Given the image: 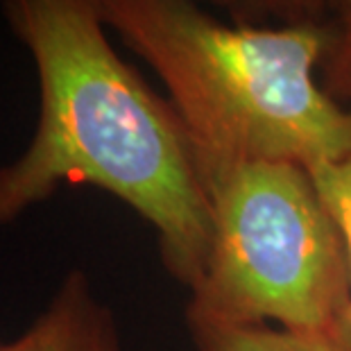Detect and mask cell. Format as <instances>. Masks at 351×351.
<instances>
[{
    "label": "cell",
    "mask_w": 351,
    "mask_h": 351,
    "mask_svg": "<svg viewBox=\"0 0 351 351\" xmlns=\"http://www.w3.org/2000/svg\"><path fill=\"white\" fill-rule=\"evenodd\" d=\"M39 82L32 141L0 166V227L88 184L125 202L159 236L166 270L199 279L211 206L195 145L170 100L111 46L95 0H0Z\"/></svg>",
    "instance_id": "obj_1"
},
{
    "label": "cell",
    "mask_w": 351,
    "mask_h": 351,
    "mask_svg": "<svg viewBox=\"0 0 351 351\" xmlns=\"http://www.w3.org/2000/svg\"><path fill=\"white\" fill-rule=\"evenodd\" d=\"M95 7L163 82L202 168L274 159L313 173L351 152V107L319 82L324 23L229 25L197 0H95Z\"/></svg>",
    "instance_id": "obj_2"
},
{
    "label": "cell",
    "mask_w": 351,
    "mask_h": 351,
    "mask_svg": "<svg viewBox=\"0 0 351 351\" xmlns=\"http://www.w3.org/2000/svg\"><path fill=\"white\" fill-rule=\"evenodd\" d=\"M202 173L211 238L186 319L340 335L351 308V261L311 170L234 159L206 163Z\"/></svg>",
    "instance_id": "obj_3"
},
{
    "label": "cell",
    "mask_w": 351,
    "mask_h": 351,
    "mask_svg": "<svg viewBox=\"0 0 351 351\" xmlns=\"http://www.w3.org/2000/svg\"><path fill=\"white\" fill-rule=\"evenodd\" d=\"M0 351H123V338L86 272L73 270L23 333L0 340Z\"/></svg>",
    "instance_id": "obj_4"
},
{
    "label": "cell",
    "mask_w": 351,
    "mask_h": 351,
    "mask_svg": "<svg viewBox=\"0 0 351 351\" xmlns=\"http://www.w3.org/2000/svg\"><path fill=\"white\" fill-rule=\"evenodd\" d=\"M195 351H351L335 333L290 331L270 324H220L186 319Z\"/></svg>",
    "instance_id": "obj_5"
},
{
    "label": "cell",
    "mask_w": 351,
    "mask_h": 351,
    "mask_svg": "<svg viewBox=\"0 0 351 351\" xmlns=\"http://www.w3.org/2000/svg\"><path fill=\"white\" fill-rule=\"evenodd\" d=\"M324 25L328 46L319 66V82L335 102H351V0H331Z\"/></svg>",
    "instance_id": "obj_6"
},
{
    "label": "cell",
    "mask_w": 351,
    "mask_h": 351,
    "mask_svg": "<svg viewBox=\"0 0 351 351\" xmlns=\"http://www.w3.org/2000/svg\"><path fill=\"white\" fill-rule=\"evenodd\" d=\"M238 25L290 27L324 23L331 0H218Z\"/></svg>",
    "instance_id": "obj_7"
},
{
    "label": "cell",
    "mask_w": 351,
    "mask_h": 351,
    "mask_svg": "<svg viewBox=\"0 0 351 351\" xmlns=\"http://www.w3.org/2000/svg\"><path fill=\"white\" fill-rule=\"evenodd\" d=\"M313 179H315L319 195L326 202L328 211L333 213L342 236H345L349 261H351V152L338 161L313 170ZM340 335L351 347V308Z\"/></svg>",
    "instance_id": "obj_8"
}]
</instances>
